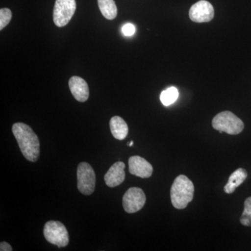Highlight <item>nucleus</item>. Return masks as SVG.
<instances>
[{"mask_svg": "<svg viewBox=\"0 0 251 251\" xmlns=\"http://www.w3.org/2000/svg\"><path fill=\"white\" fill-rule=\"evenodd\" d=\"M12 132L23 156L31 162H36L40 156V141L30 126L24 123L14 124Z\"/></svg>", "mask_w": 251, "mask_h": 251, "instance_id": "obj_1", "label": "nucleus"}, {"mask_svg": "<svg viewBox=\"0 0 251 251\" xmlns=\"http://www.w3.org/2000/svg\"><path fill=\"white\" fill-rule=\"evenodd\" d=\"M194 185L187 176L181 175L175 179L171 189V198L173 206L183 209L193 201Z\"/></svg>", "mask_w": 251, "mask_h": 251, "instance_id": "obj_2", "label": "nucleus"}, {"mask_svg": "<svg viewBox=\"0 0 251 251\" xmlns=\"http://www.w3.org/2000/svg\"><path fill=\"white\" fill-rule=\"evenodd\" d=\"M212 126L219 133H227L229 135H237L244 130V122L229 111L220 112L212 120Z\"/></svg>", "mask_w": 251, "mask_h": 251, "instance_id": "obj_3", "label": "nucleus"}, {"mask_svg": "<svg viewBox=\"0 0 251 251\" xmlns=\"http://www.w3.org/2000/svg\"><path fill=\"white\" fill-rule=\"evenodd\" d=\"M46 240L57 247H66L69 243V235L64 225L59 221H50L44 228Z\"/></svg>", "mask_w": 251, "mask_h": 251, "instance_id": "obj_4", "label": "nucleus"}, {"mask_svg": "<svg viewBox=\"0 0 251 251\" xmlns=\"http://www.w3.org/2000/svg\"><path fill=\"white\" fill-rule=\"evenodd\" d=\"M77 188L82 194L90 196L94 193L96 186V175L92 167L86 162H82L77 169Z\"/></svg>", "mask_w": 251, "mask_h": 251, "instance_id": "obj_5", "label": "nucleus"}, {"mask_svg": "<svg viewBox=\"0 0 251 251\" xmlns=\"http://www.w3.org/2000/svg\"><path fill=\"white\" fill-rule=\"evenodd\" d=\"M75 0H56L53 10L54 24L59 27L67 25L75 14Z\"/></svg>", "mask_w": 251, "mask_h": 251, "instance_id": "obj_6", "label": "nucleus"}, {"mask_svg": "<svg viewBox=\"0 0 251 251\" xmlns=\"http://www.w3.org/2000/svg\"><path fill=\"white\" fill-rule=\"evenodd\" d=\"M146 202V196L141 188H130L124 195L122 203L126 212L133 214L143 209Z\"/></svg>", "mask_w": 251, "mask_h": 251, "instance_id": "obj_7", "label": "nucleus"}, {"mask_svg": "<svg viewBox=\"0 0 251 251\" xmlns=\"http://www.w3.org/2000/svg\"><path fill=\"white\" fill-rule=\"evenodd\" d=\"M214 9L209 1L201 0L191 6L189 17L196 23H207L214 18Z\"/></svg>", "mask_w": 251, "mask_h": 251, "instance_id": "obj_8", "label": "nucleus"}, {"mask_svg": "<svg viewBox=\"0 0 251 251\" xmlns=\"http://www.w3.org/2000/svg\"><path fill=\"white\" fill-rule=\"evenodd\" d=\"M129 173L141 178H149L153 173V167L146 159L139 156L130 157L128 160Z\"/></svg>", "mask_w": 251, "mask_h": 251, "instance_id": "obj_9", "label": "nucleus"}, {"mask_svg": "<svg viewBox=\"0 0 251 251\" xmlns=\"http://www.w3.org/2000/svg\"><path fill=\"white\" fill-rule=\"evenodd\" d=\"M125 164L122 161L114 163L104 176L105 184L108 187L114 188L120 186L125 181Z\"/></svg>", "mask_w": 251, "mask_h": 251, "instance_id": "obj_10", "label": "nucleus"}, {"mask_svg": "<svg viewBox=\"0 0 251 251\" xmlns=\"http://www.w3.org/2000/svg\"><path fill=\"white\" fill-rule=\"evenodd\" d=\"M69 87L74 98L79 102L88 100L90 90L87 82L82 77L73 76L69 81Z\"/></svg>", "mask_w": 251, "mask_h": 251, "instance_id": "obj_11", "label": "nucleus"}, {"mask_svg": "<svg viewBox=\"0 0 251 251\" xmlns=\"http://www.w3.org/2000/svg\"><path fill=\"white\" fill-rule=\"evenodd\" d=\"M110 130L114 138L117 140L125 139L128 133L127 124L122 117L115 116L112 117L110 122Z\"/></svg>", "mask_w": 251, "mask_h": 251, "instance_id": "obj_12", "label": "nucleus"}, {"mask_svg": "<svg viewBox=\"0 0 251 251\" xmlns=\"http://www.w3.org/2000/svg\"><path fill=\"white\" fill-rule=\"evenodd\" d=\"M248 176L247 172L243 168H239L234 172L229 177L228 181L224 187L225 192L226 193H234L236 188L239 187L241 184L245 181Z\"/></svg>", "mask_w": 251, "mask_h": 251, "instance_id": "obj_13", "label": "nucleus"}, {"mask_svg": "<svg viewBox=\"0 0 251 251\" xmlns=\"http://www.w3.org/2000/svg\"><path fill=\"white\" fill-rule=\"evenodd\" d=\"M99 9L106 19H115L117 16V8L114 0H98Z\"/></svg>", "mask_w": 251, "mask_h": 251, "instance_id": "obj_14", "label": "nucleus"}, {"mask_svg": "<svg viewBox=\"0 0 251 251\" xmlns=\"http://www.w3.org/2000/svg\"><path fill=\"white\" fill-rule=\"evenodd\" d=\"M178 97H179V92L177 89L175 87H171L162 92L160 99L163 105L169 106L176 101Z\"/></svg>", "mask_w": 251, "mask_h": 251, "instance_id": "obj_15", "label": "nucleus"}, {"mask_svg": "<svg viewBox=\"0 0 251 251\" xmlns=\"http://www.w3.org/2000/svg\"><path fill=\"white\" fill-rule=\"evenodd\" d=\"M241 224L244 226H251V197L244 202V210L240 219Z\"/></svg>", "mask_w": 251, "mask_h": 251, "instance_id": "obj_16", "label": "nucleus"}, {"mask_svg": "<svg viewBox=\"0 0 251 251\" xmlns=\"http://www.w3.org/2000/svg\"><path fill=\"white\" fill-rule=\"evenodd\" d=\"M12 18V12L7 8H3L0 10V30H2L9 25Z\"/></svg>", "mask_w": 251, "mask_h": 251, "instance_id": "obj_17", "label": "nucleus"}, {"mask_svg": "<svg viewBox=\"0 0 251 251\" xmlns=\"http://www.w3.org/2000/svg\"><path fill=\"white\" fill-rule=\"evenodd\" d=\"M122 32L125 36H132L135 34V27L131 23H127L122 27Z\"/></svg>", "mask_w": 251, "mask_h": 251, "instance_id": "obj_18", "label": "nucleus"}, {"mask_svg": "<svg viewBox=\"0 0 251 251\" xmlns=\"http://www.w3.org/2000/svg\"><path fill=\"white\" fill-rule=\"evenodd\" d=\"M0 251H12L13 249L11 246L7 242H1L0 244Z\"/></svg>", "mask_w": 251, "mask_h": 251, "instance_id": "obj_19", "label": "nucleus"}]
</instances>
